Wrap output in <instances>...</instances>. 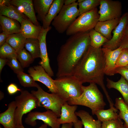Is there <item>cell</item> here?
<instances>
[{"instance_id":"obj_1","label":"cell","mask_w":128,"mask_h":128,"mask_svg":"<svg viewBox=\"0 0 128 128\" xmlns=\"http://www.w3.org/2000/svg\"><path fill=\"white\" fill-rule=\"evenodd\" d=\"M89 32L70 36L61 46L57 56V78L73 76L90 46Z\"/></svg>"},{"instance_id":"obj_2","label":"cell","mask_w":128,"mask_h":128,"mask_svg":"<svg viewBox=\"0 0 128 128\" xmlns=\"http://www.w3.org/2000/svg\"><path fill=\"white\" fill-rule=\"evenodd\" d=\"M105 59L101 48L90 46L77 68L74 76L82 83H94L99 85L104 93L110 108L114 107L113 102L105 87L104 79Z\"/></svg>"},{"instance_id":"obj_3","label":"cell","mask_w":128,"mask_h":128,"mask_svg":"<svg viewBox=\"0 0 128 128\" xmlns=\"http://www.w3.org/2000/svg\"><path fill=\"white\" fill-rule=\"evenodd\" d=\"M83 92L79 96L72 98L67 102L70 105H81L90 108L92 115L98 110L104 109L106 104L102 94L96 84L90 83L88 86H83Z\"/></svg>"},{"instance_id":"obj_4","label":"cell","mask_w":128,"mask_h":128,"mask_svg":"<svg viewBox=\"0 0 128 128\" xmlns=\"http://www.w3.org/2000/svg\"><path fill=\"white\" fill-rule=\"evenodd\" d=\"M54 82L57 94L65 101L80 96L83 92L82 84L74 76L57 78Z\"/></svg>"},{"instance_id":"obj_5","label":"cell","mask_w":128,"mask_h":128,"mask_svg":"<svg viewBox=\"0 0 128 128\" xmlns=\"http://www.w3.org/2000/svg\"><path fill=\"white\" fill-rule=\"evenodd\" d=\"M15 101L16 108L14 114V123L16 126L21 125H23V116L38 107V101L28 91L22 90L20 94L15 97Z\"/></svg>"},{"instance_id":"obj_6","label":"cell","mask_w":128,"mask_h":128,"mask_svg":"<svg viewBox=\"0 0 128 128\" xmlns=\"http://www.w3.org/2000/svg\"><path fill=\"white\" fill-rule=\"evenodd\" d=\"M99 16L97 8L81 14L67 30L66 35L70 36L79 32H88L94 29L99 21Z\"/></svg>"},{"instance_id":"obj_7","label":"cell","mask_w":128,"mask_h":128,"mask_svg":"<svg viewBox=\"0 0 128 128\" xmlns=\"http://www.w3.org/2000/svg\"><path fill=\"white\" fill-rule=\"evenodd\" d=\"M75 2L68 5H64L60 11L52 22V24L59 33H63L67 30L79 15L77 7Z\"/></svg>"},{"instance_id":"obj_8","label":"cell","mask_w":128,"mask_h":128,"mask_svg":"<svg viewBox=\"0 0 128 128\" xmlns=\"http://www.w3.org/2000/svg\"><path fill=\"white\" fill-rule=\"evenodd\" d=\"M36 91H31L37 99L39 107H44L47 110H50L57 115L59 118L61 113L62 105L66 101L62 99L57 93H49L44 91L37 84Z\"/></svg>"},{"instance_id":"obj_9","label":"cell","mask_w":128,"mask_h":128,"mask_svg":"<svg viewBox=\"0 0 128 128\" xmlns=\"http://www.w3.org/2000/svg\"><path fill=\"white\" fill-rule=\"evenodd\" d=\"M99 21L120 18L122 15V5L118 0H101Z\"/></svg>"},{"instance_id":"obj_10","label":"cell","mask_w":128,"mask_h":128,"mask_svg":"<svg viewBox=\"0 0 128 128\" xmlns=\"http://www.w3.org/2000/svg\"><path fill=\"white\" fill-rule=\"evenodd\" d=\"M58 118L56 113L50 110L43 112H30L25 118V122L28 125L34 126L37 123L36 120H40L51 128H59L60 124L58 121Z\"/></svg>"},{"instance_id":"obj_11","label":"cell","mask_w":128,"mask_h":128,"mask_svg":"<svg viewBox=\"0 0 128 128\" xmlns=\"http://www.w3.org/2000/svg\"><path fill=\"white\" fill-rule=\"evenodd\" d=\"M128 23V13L126 12L122 16L119 22L113 32L111 39L104 44L103 47L114 50L119 47V44L125 35Z\"/></svg>"},{"instance_id":"obj_12","label":"cell","mask_w":128,"mask_h":128,"mask_svg":"<svg viewBox=\"0 0 128 128\" xmlns=\"http://www.w3.org/2000/svg\"><path fill=\"white\" fill-rule=\"evenodd\" d=\"M29 74L35 81L41 82L45 85L52 93H57V91L53 79L41 65L29 68L28 70Z\"/></svg>"},{"instance_id":"obj_13","label":"cell","mask_w":128,"mask_h":128,"mask_svg":"<svg viewBox=\"0 0 128 128\" xmlns=\"http://www.w3.org/2000/svg\"><path fill=\"white\" fill-rule=\"evenodd\" d=\"M51 28L50 26L48 28L44 29L42 27L38 39L39 41L41 53V61L39 64L44 69L46 72L50 77L54 75V73L50 65L49 59L47 51L46 37L48 32Z\"/></svg>"},{"instance_id":"obj_14","label":"cell","mask_w":128,"mask_h":128,"mask_svg":"<svg viewBox=\"0 0 128 128\" xmlns=\"http://www.w3.org/2000/svg\"><path fill=\"white\" fill-rule=\"evenodd\" d=\"M123 48L121 46L114 50L106 48H101L105 59V74L111 76L115 74L116 63Z\"/></svg>"},{"instance_id":"obj_15","label":"cell","mask_w":128,"mask_h":128,"mask_svg":"<svg viewBox=\"0 0 128 128\" xmlns=\"http://www.w3.org/2000/svg\"><path fill=\"white\" fill-rule=\"evenodd\" d=\"M9 3L16 7L21 13L25 15L34 24L40 25L35 15L33 0H10Z\"/></svg>"},{"instance_id":"obj_16","label":"cell","mask_w":128,"mask_h":128,"mask_svg":"<svg viewBox=\"0 0 128 128\" xmlns=\"http://www.w3.org/2000/svg\"><path fill=\"white\" fill-rule=\"evenodd\" d=\"M77 107V105H70L65 101L61 106V114L58 119L59 123L61 124L77 122L79 120L75 112Z\"/></svg>"},{"instance_id":"obj_17","label":"cell","mask_w":128,"mask_h":128,"mask_svg":"<svg viewBox=\"0 0 128 128\" xmlns=\"http://www.w3.org/2000/svg\"><path fill=\"white\" fill-rule=\"evenodd\" d=\"M120 18L99 21L94 29L109 40L112 37L111 34L112 31L118 25Z\"/></svg>"},{"instance_id":"obj_18","label":"cell","mask_w":128,"mask_h":128,"mask_svg":"<svg viewBox=\"0 0 128 128\" xmlns=\"http://www.w3.org/2000/svg\"><path fill=\"white\" fill-rule=\"evenodd\" d=\"M16 108L15 101H12L8 104L7 109L0 114V123L4 128H16L14 120Z\"/></svg>"},{"instance_id":"obj_19","label":"cell","mask_w":128,"mask_h":128,"mask_svg":"<svg viewBox=\"0 0 128 128\" xmlns=\"http://www.w3.org/2000/svg\"><path fill=\"white\" fill-rule=\"evenodd\" d=\"M20 25V33L26 38L38 39L42 27L34 24L27 19L23 20Z\"/></svg>"},{"instance_id":"obj_20","label":"cell","mask_w":128,"mask_h":128,"mask_svg":"<svg viewBox=\"0 0 128 128\" xmlns=\"http://www.w3.org/2000/svg\"><path fill=\"white\" fill-rule=\"evenodd\" d=\"M16 20L0 16V24L3 32L8 35L20 32L21 25Z\"/></svg>"},{"instance_id":"obj_21","label":"cell","mask_w":128,"mask_h":128,"mask_svg":"<svg viewBox=\"0 0 128 128\" xmlns=\"http://www.w3.org/2000/svg\"><path fill=\"white\" fill-rule=\"evenodd\" d=\"M106 86L109 89H115L122 95L124 101L128 106V82L121 76L117 82H114L107 78Z\"/></svg>"},{"instance_id":"obj_22","label":"cell","mask_w":128,"mask_h":128,"mask_svg":"<svg viewBox=\"0 0 128 128\" xmlns=\"http://www.w3.org/2000/svg\"><path fill=\"white\" fill-rule=\"evenodd\" d=\"M0 16L16 20L20 25L23 20L27 19L16 7L9 3L6 5H0Z\"/></svg>"},{"instance_id":"obj_23","label":"cell","mask_w":128,"mask_h":128,"mask_svg":"<svg viewBox=\"0 0 128 128\" xmlns=\"http://www.w3.org/2000/svg\"><path fill=\"white\" fill-rule=\"evenodd\" d=\"M64 0H54L49 11L42 21V27L48 28L52 21L60 11L64 5Z\"/></svg>"},{"instance_id":"obj_24","label":"cell","mask_w":128,"mask_h":128,"mask_svg":"<svg viewBox=\"0 0 128 128\" xmlns=\"http://www.w3.org/2000/svg\"><path fill=\"white\" fill-rule=\"evenodd\" d=\"M75 113L80 118L84 128H101L102 122L95 120L87 112L80 110L75 112Z\"/></svg>"},{"instance_id":"obj_25","label":"cell","mask_w":128,"mask_h":128,"mask_svg":"<svg viewBox=\"0 0 128 128\" xmlns=\"http://www.w3.org/2000/svg\"><path fill=\"white\" fill-rule=\"evenodd\" d=\"M54 0H33L34 8L42 21L47 14Z\"/></svg>"},{"instance_id":"obj_26","label":"cell","mask_w":128,"mask_h":128,"mask_svg":"<svg viewBox=\"0 0 128 128\" xmlns=\"http://www.w3.org/2000/svg\"><path fill=\"white\" fill-rule=\"evenodd\" d=\"M26 39L21 33H15L8 35L6 42L17 53L24 48Z\"/></svg>"},{"instance_id":"obj_27","label":"cell","mask_w":128,"mask_h":128,"mask_svg":"<svg viewBox=\"0 0 128 128\" xmlns=\"http://www.w3.org/2000/svg\"><path fill=\"white\" fill-rule=\"evenodd\" d=\"M24 47L34 59L40 57V44L38 39H26Z\"/></svg>"},{"instance_id":"obj_28","label":"cell","mask_w":128,"mask_h":128,"mask_svg":"<svg viewBox=\"0 0 128 128\" xmlns=\"http://www.w3.org/2000/svg\"><path fill=\"white\" fill-rule=\"evenodd\" d=\"M118 111V110L116 108H110L107 110H99L96 112L95 115H96L98 120L102 122L119 118L118 114L117 113Z\"/></svg>"},{"instance_id":"obj_29","label":"cell","mask_w":128,"mask_h":128,"mask_svg":"<svg viewBox=\"0 0 128 128\" xmlns=\"http://www.w3.org/2000/svg\"><path fill=\"white\" fill-rule=\"evenodd\" d=\"M116 108L119 110V117L125 122L124 125L128 128V106L121 97L116 98L114 105Z\"/></svg>"},{"instance_id":"obj_30","label":"cell","mask_w":128,"mask_h":128,"mask_svg":"<svg viewBox=\"0 0 128 128\" xmlns=\"http://www.w3.org/2000/svg\"><path fill=\"white\" fill-rule=\"evenodd\" d=\"M89 33L90 40V46L94 48H101L104 44L109 41L94 29L90 31Z\"/></svg>"},{"instance_id":"obj_31","label":"cell","mask_w":128,"mask_h":128,"mask_svg":"<svg viewBox=\"0 0 128 128\" xmlns=\"http://www.w3.org/2000/svg\"><path fill=\"white\" fill-rule=\"evenodd\" d=\"M101 0H82L78 3L79 15L97 8L100 5Z\"/></svg>"},{"instance_id":"obj_32","label":"cell","mask_w":128,"mask_h":128,"mask_svg":"<svg viewBox=\"0 0 128 128\" xmlns=\"http://www.w3.org/2000/svg\"><path fill=\"white\" fill-rule=\"evenodd\" d=\"M17 54V59L23 68L29 66L34 60V59L24 48L18 52Z\"/></svg>"},{"instance_id":"obj_33","label":"cell","mask_w":128,"mask_h":128,"mask_svg":"<svg viewBox=\"0 0 128 128\" xmlns=\"http://www.w3.org/2000/svg\"><path fill=\"white\" fill-rule=\"evenodd\" d=\"M17 75L20 83L23 87H36L37 83L29 74L22 72L17 74Z\"/></svg>"},{"instance_id":"obj_34","label":"cell","mask_w":128,"mask_h":128,"mask_svg":"<svg viewBox=\"0 0 128 128\" xmlns=\"http://www.w3.org/2000/svg\"><path fill=\"white\" fill-rule=\"evenodd\" d=\"M14 56L17 57V53L15 50L8 43L6 42L0 46V58L7 59Z\"/></svg>"},{"instance_id":"obj_35","label":"cell","mask_w":128,"mask_h":128,"mask_svg":"<svg viewBox=\"0 0 128 128\" xmlns=\"http://www.w3.org/2000/svg\"><path fill=\"white\" fill-rule=\"evenodd\" d=\"M7 64L14 72L17 74L23 72V70L21 64L17 60V57L14 56L7 59Z\"/></svg>"},{"instance_id":"obj_36","label":"cell","mask_w":128,"mask_h":128,"mask_svg":"<svg viewBox=\"0 0 128 128\" xmlns=\"http://www.w3.org/2000/svg\"><path fill=\"white\" fill-rule=\"evenodd\" d=\"M128 64V48H123L118 57L116 68L125 67Z\"/></svg>"},{"instance_id":"obj_37","label":"cell","mask_w":128,"mask_h":128,"mask_svg":"<svg viewBox=\"0 0 128 128\" xmlns=\"http://www.w3.org/2000/svg\"><path fill=\"white\" fill-rule=\"evenodd\" d=\"M121 119H116L103 121L102 122L101 128H120L123 124Z\"/></svg>"},{"instance_id":"obj_38","label":"cell","mask_w":128,"mask_h":128,"mask_svg":"<svg viewBox=\"0 0 128 128\" xmlns=\"http://www.w3.org/2000/svg\"><path fill=\"white\" fill-rule=\"evenodd\" d=\"M115 73L121 74L128 82V68L124 67L117 68Z\"/></svg>"},{"instance_id":"obj_39","label":"cell","mask_w":128,"mask_h":128,"mask_svg":"<svg viewBox=\"0 0 128 128\" xmlns=\"http://www.w3.org/2000/svg\"><path fill=\"white\" fill-rule=\"evenodd\" d=\"M7 90L9 94L13 95L17 93L18 91L21 92L22 90L19 88L16 84L12 83L7 86Z\"/></svg>"},{"instance_id":"obj_40","label":"cell","mask_w":128,"mask_h":128,"mask_svg":"<svg viewBox=\"0 0 128 128\" xmlns=\"http://www.w3.org/2000/svg\"><path fill=\"white\" fill-rule=\"evenodd\" d=\"M119 46L123 48H128V36L125 35L119 44Z\"/></svg>"},{"instance_id":"obj_41","label":"cell","mask_w":128,"mask_h":128,"mask_svg":"<svg viewBox=\"0 0 128 128\" xmlns=\"http://www.w3.org/2000/svg\"><path fill=\"white\" fill-rule=\"evenodd\" d=\"M8 35L2 32L0 34V46H1L6 42Z\"/></svg>"},{"instance_id":"obj_42","label":"cell","mask_w":128,"mask_h":128,"mask_svg":"<svg viewBox=\"0 0 128 128\" xmlns=\"http://www.w3.org/2000/svg\"><path fill=\"white\" fill-rule=\"evenodd\" d=\"M8 61L7 59L0 58V74L2 70L5 65L7 64Z\"/></svg>"},{"instance_id":"obj_43","label":"cell","mask_w":128,"mask_h":128,"mask_svg":"<svg viewBox=\"0 0 128 128\" xmlns=\"http://www.w3.org/2000/svg\"><path fill=\"white\" fill-rule=\"evenodd\" d=\"M82 121L79 120L77 122L73 123L74 128H82Z\"/></svg>"},{"instance_id":"obj_44","label":"cell","mask_w":128,"mask_h":128,"mask_svg":"<svg viewBox=\"0 0 128 128\" xmlns=\"http://www.w3.org/2000/svg\"><path fill=\"white\" fill-rule=\"evenodd\" d=\"M62 124L61 128H73V123H65Z\"/></svg>"},{"instance_id":"obj_45","label":"cell","mask_w":128,"mask_h":128,"mask_svg":"<svg viewBox=\"0 0 128 128\" xmlns=\"http://www.w3.org/2000/svg\"><path fill=\"white\" fill-rule=\"evenodd\" d=\"M76 0H64V5H68L76 2Z\"/></svg>"},{"instance_id":"obj_46","label":"cell","mask_w":128,"mask_h":128,"mask_svg":"<svg viewBox=\"0 0 128 128\" xmlns=\"http://www.w3.org/2000/svg\"><path fill=\"white\" fill-rule=\"evenodd\" d=\"M47 125L45 123L42 124L40 127L38 128H47ZM16 128H25L23 125L16 126Z\"/></svg>"},{"instance_id":"obj_47","label":"cell","mask_w":128,"mask_h":128,"mask_svg":"<svg viewBox=\"0 0 128 128\" xmlns=\"http://www.w3.org/2000/svg\"><path fill=\"white\" fill-rule=\"evenodd\" d=\"M0 100L2 99L4 97V94L1 91L0 92Z\"/></svg>"},{"instance_id":"obj_48","label":"cell","mask_w":128,"mask_h":128,"mask_svg":"<svg viewBox=\"0 0 128 128\" xmlns=\"http://www.w3.org/2000/svg\"><path fill=\"white\" fill-rule=\"evenodd\" d=\"M125 35L128 36V28L127 27L126 29Z\"/></svg>"},{"instance_id":"obj_49","label":"cell","mask_w":128,"mask_h":128,"mask_svg":"<svg viewBox=\"0 0 128 128\" xmlns=\"http://www.w3.org/2000/svg\"><path fill=\"white\" fill-rule=\"evenodd\" d=\"M120 128H128V127L125 126L124 124L122 125Z\"/></svg>"},{"instance_id":"obj_50","label":"cell","mask_w":128,"mask_h":128,"mask_svg":"<svg viewBox=\"0 0 128 128\" xmlns=\"http://www.w3.org/2000/svg\"><path fill=\"white\" fill-rule=\"evenodd\" d=\"M125 67L126 68H128V65H127L125 67Z\"/></svg>"},{"instance_id":"obj_51","label":"cell","mask_w":128,"mask_h":128,"mask_svg":"<svg viewBox=\"0 0 128 128\" xmlns=\"http://www.w3.org/2000/svg\"><path fill=\"white\" fill-rule=\"evenodd\" d=\"M127 27L128 28V23L127 25Z\"/></svg>"},{"instance_id":"obj_52","label":"cell","mask_w":128,"mask_h":128,"mask_svg":"<svg viewBox=\"0 0 128 128\" xmlns=\"http://www.w3.org/2000/svg\"><path fill=\"white\" fill-rule=\"evenodd\" d=\"M0 128H2V127H0Z\"/></svg>"}]
</instances>
